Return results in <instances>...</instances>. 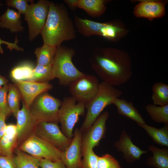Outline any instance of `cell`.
<instances>
[{"label":"cell","mask_w":168,"mask_h":168,"mask_svg":"<svg viewBox=\"0 0 168 168\" xmlns=\"http://www.w3.org/2000/svg\"><path fill=\"white\" fill-rule=\"evenodd\" d=\"M8 84H6L0 87V112L5 113L7 116L11 113L7 100Z\"/></svg>","instance_id":"obj_33"},{"label":"cell","mask_w":168,"mask_h":168,"mask_svg":"<svg viewBox=\"0 0 168 168\" xmlns=\"http://www.w3.org/2000/svg\"><path fill=\"white\" fill-rule=\"evenodd\" d=\"M19 90L23 102L30 108L35 99L40 94L47 92L53 88L49 82L39 83L30 81L13 82Z\"/></svg>","instance_id":"obj_14"},{"label":"cell","mask_w":168,"mask_h":168,"mask_svg":"<svg viewBox=\"0 0 168 168\" xmlns=\"http://www.w3.org/2000/svg\"><path fill=\"white\" fill-rule=\"evenodd\" d=\"M122 94V91L114 86L103 82L100 83L96 95L85 106L87 113L80 131L82 133L86 131L105 107L113 104L114 100Z\"/></svg>","instance_id":"obj_3"},{"label":"cell","mask_w":168,"mask_h":168,"mask_svg":"<svg viewBox=\"0 0 168 168\" xmlns=\"http://www.w3.org/2000/svg\"><path fill=\"white\" fill-rule=\"evenodd\" d=\"M62 101L49 93L43 92L32 103L30 109L38 122H58L59 109Z\"/></svg>","instance_id":"obj_6"},{"label":"cell","mask_w":168,"mask_h":168,"mask_svg":"<svg viewBox=\"0 0 168 168\" xmlns=\"http://www.w3.org/2000/svg\"><path fill=\"white\" fill-rule=\"evenodd\" d=\"M114 146L118 151L123 153L124 158L129 163L139 160L143 154L147 153L133 143L130 137L125 130L122 131L119 140L115 142Z\"/></svg>","instance_id":"obj_16"},{"label":"cell","mask_w":168,"mask_h":168,"mask_svg":"<svg viewBox=\"0 0 168 168\" xmlns=\"http://www.w3.org/2000/svg\"><path fill=\"white\" fill-rule=\"evenodd\" d=\"M8 80L0 74V87L8 83Z\"/></svg>","instance_id":"obj_38"},{"label":"cell","mask_w":168,"mask_h":168,"mask_svg":"<svg viewBox=\"0 0 168 168\" xmlns=\"http://www.w3.org/2000/svg\"><path fill=\"white\" fill-rule=\"evenodd\" d=\"M83 156L81 160V168H97L99 156L93 151V149L82 151Z\"/></svg>","instance_id":"obj_31"},{"label":"cell","mask_w":168,"mask_h":168,"mask_svg":"<svg viewBox=\"0 0 168 168\" xmlns=\"http://www.w3.org/2000/svg\"><path fill=\"white\" fill-rule=\"evenodd\" d=\"M82 133L76 129L70 144L63 151L61 160L67 168H81Z\"/></svg>","instance_id":"obj_15"},{"label":"cell","mask_w":168,"mask_h":168,"mask_svg":"<svg viewBox=\"0 0 168 168\" xmlns=\"http://www.w3.org/2000/svg\"><path fill=\"white\" fill-rule=\"evenodd\" d=\"M14 152L16 168H40V158L22 151L18 148H16Z\"/></svg>","instance_id":"obj_26"},{"label":"cell","mask_w":168,"mask_h":168,"mask_svg":"<svg viewBox=\"0 0 168 168\" xmlns=\"http://www.w3.org/2000/svg\"><path fill=\"white\" fill-rule=\"evenodd\" d=\"M151 99L153 104L164 106L168 105V85L163 82L155 83L152 86Z\"/></svg>","instance_id":"obj_27"},{"label":"cell","mask_w":168,"mask_h":168,"mask_svg":"<svg viewBox=\"0 0 168 168\" xmlns=\"http://www.w3.org/2000/svg\"><path fill=\"white\" fill-rule=\"evenodd\" d=\"M113 104L116 106L119 114L133 120L138 125L145 123L142 117L132 102L117 98L114 100Z\"/></svg>","instance_id":"obj_21"},{"label":"cell","mask_w":168,"mask_h":168,"mask_svg":"<svg viewBox=\"0 0 168 168\" xmlns=\"http://www.w3.org/2000/svg\"><path fill=\"white\" fill-rule=\"evenodd\" d=\"M32 1L29 0H7L5 3L9 7L15 8L20 14L25 15L29 7L30 4L29 2Z\"/></svg>","instance_id":"obj_34"},{"label":"cell","mask_w":168,"mask_h":168,"mask_svg":"<svg viewBox=\"0 0 168 168\" xmlns=\"http://www.w3.org/2000/svg\"><path fill=\"white\" fill-rule=\"evenodd\" d=\"M21 98L20 92L14 84L9 83L7 100L11 112L16 118L20 110V102Z\"/></svg>","instance_id":"obj_28"},{"label":"cell","mask_w":168,"mask_h":168,"mask_svg":"<svg viewBox=\"0 0 168 168\" xmlns=\"http://www.w3.org/2000/svg\"><path fill=\"white\" fill-rule=\"evenodd\" d=\"M64 2L71 8L83 10L89 16L97 17L105 12L106 1L104 0H66Z\"/></svg>","instance_id":"obj_18"},{"label":"cell","mask_w":168,"mask_h":168,"mask_svg":"<svg viewBox=\"0 0 168 168\" xmlns=\"http://www.w3.org/2000/svg\"><path fill=\"white\" fill-rule=\"evenodd\" d=\"M74 49L64 46L57 48L52 65L54 79L57 78L60 85L68 86L70 83L86 74L79 70L72 61Z\"/></svg>","instance_id":"obj_4"},{"label":"cell","mask_w":168,"mask_h":168,"mask_svg":"<svg viewBox=\"0 0 168 168\" xmlns=\"http://www.w3.org/2000/svg\"><path fill=\"white\" fill-rule=\"evenodd\" d=\"M0 168H16L14 156H0Z\"/></svg>","instance_id":"obj_36"},{"label":"cell","mask_w":168,"mask_h":168,"mask_svg":"<svg viewBox=\"0 0 168 168\" xmlns=\"http://www.w3.org/2000/svg\"><path fill=\"white\" fill-rule=\"evenodd\" d=\"M99 83L97 77L86 74L70 83L68 90L77 102L86 106L96 95Z\"/></svg>","instance_id":"obj_10"},{"label":"cell","mask_w":168,"mask_h":168,"mask_svg":"<svg viewBox=\"0 0 168 168\" xmlns=\"http://www.w3.org/2000/svg\"><path fill=\"white\" fill-rule=\"evenodd\" d=\"M89 61L92 70L102 82L114 86L127 82L132 77L131 61L129 55L117 49L94 48Z\"/></svg>","instance_id":"obj_1"},{"label":"cell","mask_w":168,"mask_h":168,"mask_svg":"<svg viewBox=\"0 0 168 168\" xmlns=\"http://www.w3.org/2000/svg\"><path fill=\"white\" fill-rule=\"evenodd\" d=\"M97 168H122L117 160L112 156L107 154L99 156Z\"/></svg>","instance_id":"obj_32"},{"label":"cell","mask_w":168,"mask_h":168,"mask_svg":"<svg viewBox=\"0 0 168 168\" xmlns=\"http://www.w3.org/2000/svg\"><path fill=\"white\" fill-rule=\"evenodd\" d=\"M54 79L52 72V65L46 66L36 64L32 75L27 81L46 83Z\"/></svg>","instance_id":"obj_30"},{"label":"cell","mask_w":168,"mask_h":168,"mask_svg":"<svg viewBox=\"0 0 168 168\" xmlns=\"http://www.w3.org/2000/svg\"><path fill=\"white\" fill-rule=\"evenodd\" d=\"M145 109L154 121L168 124V105L157 106L153 104H149L146 106Z\"/></svg>","instance_id":"obj_29"},{"label":"cell","mask_w":168,"mask_h":168,"mask_svg":"<svg viewBox=\"0 0 168 168\" xmlns=\"http://www.w3.org/2000/svg\"><path fill=\"white\" fill-rule=\"evenodd\" d=\"M109 116L105 111L101 114L91 126L82 134L81 141L82 151L93 149L98 146L100 140L105 137L106 131V122Z\"/></svg>","instance_id":"obj_12"},{"label":"cell","mask_w":168,"mask_h":168,"mask_svg":"<svg viewBox=\"0 0 168 168\" xmlns=\"http://www.w3.org/2000/svg\"><path fill=\"white\" fill-rule=\"evenodd\" d=\"M146 131L156 143L162 146L168 147V125H165L161 128H157L145 123L138 125Z\"/></svg>","instance_id":"obj_23"},{"label":"cell","mask_w":168,"mask_h":168,"mask_svg":"<svg viewBox=\"0 0 168 168\" xmlns=\"http://www.w3.org/2000/svg\"><path fill=\"white\" fill-rule=\"evenodd\" d=\"M18 148L39 158L55 161L61 160L63 151L35 134L30 137Z\"/></svg>","instance_id":"obj_8"},{"label":"cell","mask_w":168,"mask_h":168,"mask_svg":"<svg viewBox=\"0 0 168 168\" xmlns=\"http://www.w3.org/2000/svg\"><path fill=\"white\" fill-rule=\"evenodd\" d=\"M16 118L18 148L30 137L35 134L38 122L30 108L23 102L22 108L18 111Z\"/></svg>","instance_id":"obj_13"},{"label":"cell","mask_w":168,"mask_h":168,"mask_svg":"<svg viewBox=\"0 0 168 168\" xmlns=\"http://www.w3.org/2000/svg\"><path fill=\"white\" fill-rule=\"evenodd\" d=\"M134 15L147 18L150 21L160 18L165 14V3L160 1H142L134 7Z\"/></svg>","instance_id":"obj_17"},{"label":"cell","mask_w":168,"mask_h":168,"mask_svg":"<svg viewBox=\"0 0 168 168\" xmlns=\"http://www.w3.org/2000/svg\"><path fill=\"white\" fill-rule=\"evenodd\" d=\"M21 17V14L18 12L8 8L0 16V27L8 29L12 33L23 31L24 27Z\"/></svg>","instance_id":"obj_20"},{"label":"cell","mask_w":168,"mask_h":168,"mask_svg":"<svg viewBox=\"0 0 168 168\" xmlns=\"http://www.w3.org/2000/svg\"><path fill=\"white\" fill-rule=\"evenodd\" d=\"M3 42L4 41L0 38V47H1V45L3 44Z\"/></svg>","instance_id":"obj_39"},{"label":"cell","mask_w":168,"mask_h":168,"mask_svg":"<svg viewBox=\"0 0 168 168\" xmlns=\"http://www.w3.org/2000/svg\"><path fill=\"white\" fill-rule=\"evenodd\" d=\"M35 134L62 151L68 147L72 139L67 137L55 122L38 123Z\"/></svg>","instance_id":"obj_11"},{"label":"cell","mask_w":168,"mask_h":168,"mask_svg":"<svg viewBox=\"0 0 168 168\" xmlns=\"http://www.w3.org/2000/svg\"><path fill=\"white\" fill-rule=\"evenodd\" d=\"M153 156L147 159V165L156 168H168V149L159 148L152 145L148 147Z\"/></svg>","instance_id":"obj_22"},{"label":"cell","mask_w":168,"mask_h":168,"mask_svg":"<svg viewBox=\"0 0 168 168\" xmlns=\"http://www.w3.org/2000/svg\"><path fill=\"white\" fill-rule=\"evenodd\" d=\"M35 66L29 62H25L15 66L11 70L10 76L13 82L27 81L31 77Z\"/></svg>","instance_id":"obj_25"},{"label":"cell","mask_w":168,"mask_h":168,"mask_svg":"<svg viewBox=\"0 0 168 168\" xmlns=\"http://www.w3.org/2000/svg\"><path fill=\"white\" fill-rule=\"evenodd\" d=\"M17 147V133L16 125H6L4 134L0 139V156L13 155Z\"/></svg>","instance_id":"obj_19"},{"label":"cell","mask_w":168,"mask_h":168,"mask_svg":"<svg viewBox=\"0 0 168 168\" xmlns=\"http://www.w3.org/2000/svg\"><path fill=\"white\" fill-rule=\"evenodd\" d=\"M49 1L40 0L36 3L32 0L25 16L28 28V38L32 41L40 34L45 23L49 12Z\"/></svg>","instance_id":"obj_9"},{"label":"cell","mask_w":168,"mask_h":168,"mask_svg":"<svg viewBox=\"0 0 168 168\" xmlns=\"http://www.w3.org/2000/svg\"><path fill=\"white\" fill-rule=\"evenodd\" d=\"M7 116V115L5 113L0 112V139L5 131L7 125L5 123V120Z\"/></svg>","instance_id":"obj_37"},{"label":"cell","mask_w":168,"mask_h":168,"mask_svg":"<svg viewBox=\"0 0 168 168\" xmlns=\"http://www.w3.org/2000/svg\"><path fill=\"white\" fill-rule=\"evenodd\" d=\"M76 31L65 6L49 2L47 20L40 34L43 44L58 48L63 42L75 39Z\"/></svg>","instance_id":"obj_2"},{"label":"cell","mask_w":168,"mask_h":168,"mask_svg":"<svg viewBox=\"0 0 168 168\" xmlns=\"http://www.w3.org/2000/svg\"><path fill=\"white\" fill-rule=\"evenodd\" d=\"M58 48L43 44L35 49L34 54L36 57V64L52 65Z\"/></svg>","instance_id":"obj_24"},{"label":"cell","mask_w":168,"mask_h":168,"mask_svg":"<svg viewBox=\"0 0 168 168\" xmlns=\"http://www.w3.org/2000/svg\"><path fill=\"white\" fill-rule=\"evenodd\" d=\"M74 23L78 32L85 37L97 35L111 41H117L123 32L121 27L114 22H98L76 15Z\"/></svg>","instance_id":"obj_5"},{"label":"cell","mask_w":168,"mask_h":168,"mask_svg":"<svg viewBox=\"0 0 168 168\" xmlns=\"http://www.w3.org/2000/svg\"><path fill=\"white\" fill-rule=\"evenodd\" d=\"M2 3H1V2H0V7L1 6H2Z\"/></svg>","instance_id":"obj_40"},{"label":"cell","mask_w":168,"mask_h":168,"mask_svg":"<svg viewBox=\"0 0 168 168\" xmlns=\"http://www.w3.org/2000/svg\"><path fill=\"white\" fill-rule=\"evenodd\" d=\"M76 102L72 96L65 97L62 102L58 111V122L61 124V131L69 138H72L73 136V128L79 116L85 112V105Z\"/></svg>","instance_id":"obj_7"},{"label":"cell","mask_w":168,"mask_h":168,"mask_svg":"<svg viewBox=\"0 0 168 168\" xmlns=\"http://www.w3.org/2000/svg\"><path fill=\"white\" fill-rule=\"evenodd\" d=\"M39 165L41 168H67L62 160L54 161L44 158H40Z\"/></svg>","instance_id":"obj_35"}]
</instances>
